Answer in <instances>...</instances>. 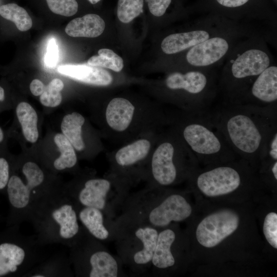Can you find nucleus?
I'll list each match as a JSON object with an SVG mask.
<instances>
[{
	"label": "nucleus",
	"mask_w": 277,
	"mask_h": 277,
	"mask_svg": "<svg viewBox=\"0 0 277 277\" xmlns=\"http://www.w3.org/2000/svg\"><path fill=\"white\" fill-rule=\"evenodd\" d=\"M70 248L69 260L76 276L122 277L127 274L117 255L82 226L80 236Z\"/></svg>",
	"instance_id": "obj_9"
},
{
	"label": "nucleus",
	"mask_w": 277,
	"mask_h": 277,
	"mask_svg": "<svg viewBox=\"0 0 277 277\" xmlns=\"http://www.w3.org/2000/svg\"><path fill=\"white\" fill-rule=\"evenodd\" d=\"M64 87L63 81L57 78L52 80L45 86L43 93L40 95L41 104L48 107H55L58 106L62 101L61 91Z\"/></svg>",
	"instance_id": "obj_28"
},
{
	"label": "nucleus",
	"mask_w": 277,
	"mask_h": 277,
	"mask_svg": "<svg viewBox=\"0 0 277 277\" xmlns=\"http://www.w3.org/2000/svg\"><path fill=\"white\" fill-rule=\"evenodd\" d=\"M172 3V0H147L150 12L156 17L165 15Z\"/></svg>",
	"instance_id": "obj_33"
},
{
	"label": "nucleus",
	"mask_w": 277,
	"mask_h": 277,
	"mask_svg": "<svg viewBox=\"0 0 277 277\" xmlns=\"http://www.w3.org/2000/svg\"><path fill=\"white\" fill-rule=\"evenodd\" d=\"M236 104L277 108V65L275 62L256 77Z\"/></svg>",
	"instance_id": "obj_16"
},
{
	"label": "nucleus",
	"mask_w": 277,
	"mask_h": 277,
	"mask_svg": "<svg viewBox=\"0 0 277 277\" xmlns=\"http://www.w3.org/2000/svg\"><path fill=\"white\" fill-rule=\"evenodd\" d=\"M115 221L116 255L133 275L145 274L151 267L160 229L135 222Z\"/></svg>",
	"instance_id": "obj_7"
},
{
	"label": "nucleus",
	"mask_w": 277,
	"mask_h": 277,
	"mask_svg": "<svg viewBox=\"0 0 277 277\" xmlns=\"http://www.w3.org/2000/svg\"><path fill=\"white\" fill-rule=\"evenodd\" d=\"M4 134L3 131L0 127V143H2L4 140Z\"/></svg>",
	"instance_id": "obj_38"
},
{
	"label": "nucleus",
	"mask_w": 277,
	"mask_h": 277,
	"mask_svg": "<svg viewBox=\"0 0 277 277\" xmlns=\"http://www.w3.org/2000/svg\"><path fill=\"white\" fill-rule=\"evenodd\" d=\"M273 3L275 5V7L277 6V0H272Z\"/></svg>",
	"instance_id": "obj_40"
},
{
	"label": "nucleus",
	"mask_w": 277,
	"mask_h": 277,
	"mask_svg": "<svg viewBox=\"0 0 277 277\" xmlns=\"http://www.w3.org/2000/svg\"><path fill=\"white\" fill-rule=\"evenodd\" d=\"M272 0H196L190 11L216 15L232 21L260 25L276 31L277 12Z\"/></svg>",
	"instance_id": "obj_10"
},
{
	"label": "nucleus",
	"mask_w": 277,
	"mask_h": 277,
	"mask_svg": "<svg viewBox=\"0 0 277 277\" xmlns=\"http://www.w3.org/2000/svg\"><path fill=\"white\" fill-rule=\"evenodd\" d=\"M134 107L127 99L116 97L108 104L106 111V118L108 125L113 130L123 131L131 123Z\"/></svg>",
	"instance_id": "obj_19"
},
{
	"label": "nucleus",
	"mask_w": 277,
	"mask_h": 277,
	"mask_svg": "<svg viewBox=\"0 0 277 277\" xmlns=\"http://www.w3.org/2000/svg\"><path fill=\"white\" fill-rule=\"evenodd\" d=\"M10 176L9 163L5 158L0 157V190L7 187Z\"/></svg>",
	"instance_id": "obj_35"
},
{
	"label": "nucleus",
	"mask_w": 277,
	"mask_h": 277,
	"mask_svg": "<svg viewBox=\"0 0 277 277\" xmlns=\"http://www.w3.org/2000/svg\"><path fill=\"white\" fill-rule=\"evenodd\" d=\"M191 249L186 231L178 223L159 230L150 270L154 276H169L185 270Z\"/></svg>",
	"instance_id": "obj_11"
},
{
	"label": "nucleus",
	"mask_w": 277,
	"mask_h": 277,
	"mask_svg": "<svg viewBox=\"0 0 277 277\" xmlns=\"http://www.w3.org/2000/svg\"><path fill=\"white\" fill-rule=\"evenodd\" d=\"M277 161V129H275L268 138L262 152L258 172L267 168Z\"/></svg>",
	"instance_id": "obj_30"
},
{
	"label": "nucleus",
	"mask_w": 277,
	"mask_h": 277,
	"mask_svg": "<svg viewBox=\"0 0 277 277\" xmlns=\"http://www.w3.org/2000/svg\"><path fill=\"white\" fill-rule=\"evenodd\" d=\"M0 15L4 18L13 22L18 30L26 31L32 26V21L27 11L14 3L3 5L0 7Z\"/></svg>",
	"instance_id": "obj_26"
},
{
	"label": "nucleus",
	"mask_w": 277,
	"mask_h": 277,
	"mask_svg": "<svg viewBox=\"0 0 277 277\" xmlns=\"http://www.w3.org/2000/svg\"><path fill=\"white\" fill-rule=\"evenodd\" d=\"M277 108L224 105L205 114L239 157L258 171L263 149L277 129Z\"/></svg>",
	"instance_id": "obj_1"
},
{
	"label": "nucleus",
	"mask_w": 277,
	"mask_h": 277,
	"mask_svg": "<svg viewBox=\"0 0 277 277\" xmlns=\"http://www.w3.org/2000/svg\"><path fill=\"white\" fill-rule=\"evenodd\" d=\"M45 86V85L41 81L34 79L30 83V90L34 96H40L43 92Z\"/></svg>",
	"instance_id": "obj_36"
},
{
	"label": "nucleus",
	"mask_w": 277,
	"mask_h": 277,
	"mask_svg": "<svg viewBox=\"0 0 277 277\" xmlns=\"http://www.w3.org/2000/svg\"><path fill=\"white\" fill-rule=\"evenodd\" d=\"M150 143L146 139H141L121 148L116 153V165L122 168L130 167L144 160L148 155Z\"/></svg>",
	"instance_id": "obj_22"
},
{
	"label": "nucleus",
	"mask_w": 277,
	"mask_h": 277,
	"mask_svg": "<svg viewBox=\"0 0 277 277\" xmlns=\"http://www.w3.org/2000/svg\"><path fill=\"white\" fill-rule=\"evenodd\" d=\"M76 206L80 222L89 233L103 243L114 241L117 230L115 219L99 209Z\"/></svg>",
	"instance_id": "obj_17"
},
{
	"label": "nucleus",
	"mask_w": 277,
	"mask_h": 277,
	"mask_svg": "<svg viewBox=\"0 0 277 277\" xmlns=\"http://www.w3.org/2000/svg\"><path fill=\"white\" fill-rule=\"evenodd\" d=\"M90 66L106 68L115 72L121 71L123 67L121 57L111 49L103 48L98 51V55L91 56L87 61Z\"/></svg>",
	"instance_id": "obj_27"
},
{
	"label": "nucleus",
	"mask_w": 277,
	"mask_h": 277,
	"mask_svg": "<svg viewBox=\"0 0 277 277\" xmlns=\"http://www.w3.org/2000/svg\"><path fill=\"white\" fill-rule=\"evenodd\" d=\"M91 4H95L101 0H88Z\"/></svg>",
	"instance_id": "obj_39"
},
{
	"label": "nucleus",
	"mask_w": 277,
	"mask_h": 277,
	"mask_svg": "<svg viewBox=\"0 0 277 277\" xmlns=\"http://www.w3.org/2000/svg\"><path fill=\"white\" fill-rule=\"evenodd\" d=\"M74 275L69 258L64 255H56L35 265L23 276H73Z\"/></svg>",
	"instance_id": "obj_21"
},
{
	"label": "nucleus",
	"mask_w": 277,
	"mask_h": 277,
	"mask_svg": "<svg viewBox=\"0 0 277 277\" xmlns=\"http://www.w3.org/2000/svg\"><path fill=\"white\" fill-rule=\"evenodd\" d=\"M26 220L34 227L40 246L61 244L71 247L82 230L76 203L65 188L55 186L35 202Z\"/></svg>",
	"instance_id": "obj_3"
},
{
	"label": "nucleus",
	"mask_w": 277,
	"mask_h": 277,
	"mask_svg": "<svg viewBox=\"0 0 277 277\" xmlns=\"http://www.w3.org/2000/svg\"><path fill=\"white\" fill-rule=\"evenodd\" d=\"M276 34L263 31L238 43L222 65L218 89L223 104H236L256 77L275 62L268 43L276 44Z\"/></svg>",
	"instance_id": "obj_2"
},
{
	"label": "nucleus",
	"mask_w": 277,
	"mask_h": 277,
	"mask_svg": "<svg viewBox=\"0 0 277 277\" xmlns=\"http://www.w3.org/2000/svg\"><path fill=\"white\" fill-rule=\"evenodd\" d=\"M35 239L18 235L13 242L0 244V276L9 274L23 276L39 262L38 247Z\"/></svg>",
	"instance_id": "obj_15"
},
{
	"label": "nucleus",
	"mask_w": 277,
	"mask_h": 277,
	"mask_svg": "<svg viewBox=\"0 0 277 277\" xmlns=\"http://www.w3.org/2000/svg\"><path fill=\"white\" fill-rule=\"evenodd\" d=\"M263 235L268 244L274 249H277V213L269 212L266 214L263 223Z\"/></svg>",
	"instance_id": "obj_31"
},
{
	"label": "nucleus",
	"mask_w": 277,
	"mask_h": 277,
	"mask_svg": "<svg viewBox=\"0 0 277 277\" xmlns=\"http://www.w3.org/2000/svg\"><path fill=\"white\" fill-rule=\"evenodd\" d=\"M21 172L22 176L11 175L6 187L9 201L17 223L26 221L32 205L53 187L46 183L44 170L35 162L24 163Z\"/></svg>",
	"instance_id": "obj_12"
},
{
	"label": "nucleus",
	"mask_w": 277,
	"mask_h": 277,
	"mask_svg": "<svg viewBox=\"0 0 277 277\" xmlns=\"http://www.w3.org/2000/svg\"><path fill=\"white\" fill-rule=\"evenodd\" d=\"M54 141L61 153L53 163L54 168L62 171L74 167L77 163V156L71 143L62 133L55 134Z\"/></svg>",
	"instance_id": "obj_25"
},
{
	"label": "nucleus",
	"mask_w": 277,
	"mask_h": 277,
	"mask_svg": "<svg viewBox=\"0 0 277 277\" xmlns=\"http://www.w3.org/2000/svg\"><path fill=\"white\" fill-rule=\"evenodd\" d=\"M85 123L84 117L77 112L68 114L63 117L61 128L62 134L77 151L85 147L82 136V127Z\"/></svg>",
	"instance_id": "obj_24"
},
{
	"label": "nucleus",
	"mask_w": 277,
	"mask_h": 277,
	"mask_svg": "<svg viewBox=\"0 0 277 277\" xmlns=\"http://www.w3.org/2000/svg\"><path fill=\"white\" fill-rule=\"evenodd\" d=\"M58 72L85 84L106 86L111 84L113 78L107 70L88 64L64 65L58 67Z\"/></svg>",
	"instance_id": "obj_18"
},
{
	"label": "nucleus",
	"mask_w": 277,
	"mask_h": 277,
	"mask_svg": "<svg viewBox=\"0 0 277 277\" xmlns=\"http://www.w3.org/2000/svg\"><path fill=\"white\" fill-rule=\"evenodd\" d=\"M5 91L3 87L0 86V102H3L5 100Z\"/></svg>",
	"instance_id": "obj_37"
},
{
	"label": "nucleus",
	"mask_w": 277,
	"mask_h": 277,
	"mask_svg": "<svg viewBox=\"0 0 277 277\" xmlns=\"http://www.w3.org/2000/svg\"><path fill=\"white\" fill-rule=\"evenodd\" d=\"M46 2L52 12L61 15L71 16L78 10L76 0H46Z\"/></svg>",
	"instance_id": "obj_32"
},
{
	"label": "nucleus",
	"mask_w": 277,
	"mask_h": 277,
	"mask_svg": "<svg viewBox=\"0 0 277 277\" xmlns=\"http://www.w3.org/2000/svg\"><path fill=\"white\" fill-rule=\"evenodd\" d=\"M105 28V23L101 17L95 14H87L71 21L65 31L71 37L93 38L101 35Z\"/></svg>",
	"instance_id": "obj_20"
},
{
	"label": "nucleus",
	"mask_w": 277,
	"mask_h": 277,
	"mask_svg": "<svg viewBox=\"0 0 277 277\" xmlns=\"http://www.w3.org/2000/svg\"><path fill=\"white\" fill-rule=\"evenodd\" d=\"M114 184L107 179L90 178L82 185L65 189L77 205L99 209L115 219L129 193L126 186Z\"/></svg>",
	"instance_id": "obj_13"
},
{
	"label": "nucleus",
	"mask_w": 277,
	"mask_h": 277,
	"mask_svg": "<svg viewBox=\"0 0 277 277\" xmlns=\"http://www.w3.org/2000/svg\"><path fill=\"white\" fill-rule=\"evenodd\" d=\"M16 114L25 138L30 143H35L38 131V116L35 109L28 103L22 102L17 106Z\"/></svg>",
	"instance_id": "obj_23"
},
{
	"label": "nucleus",
	"mask_w": 277,
	"mask_h": 277,
	"mask_svg": "<svg viewBox=\"0 0 277 277\" xmlns=\"http://www.w3.org/2000/svg\"><path fill=\"white\" fill-rule=\"evenodd\" d=\"M239 209L223 207L210 210L198 219L196 224L188 221L187 234L190 246L196 243L201 250L209 253L222 250L224 246L245 234L246 217Z\"/></svg>",
	"instance_id": "obj_6"
},
{
	"label": "nucleus",
	"mask_w": 277,
	"mask_h": 277,
	"mask_svg": "<svg viewBox=\"0 0 277 277\" xmlns=\"http://www.w3.org/2000/svg\"><path fill=\"white\" fill-rule=\"evenodd\" d=\"M205 112L190 113V118L182 129V140L198 164L205 166L239 158Z\"/></svg>",
	"instance_id": "obj_8"
},
{
	"label": "nucleus",
	"mask_w": 277,
	"mask_h": 277,
	"mask_svg": "<svg viewBox=\"0 0 277 277\" xmlns=\"http://www.w3.org/2000/svg\"><path fill=\"white\" fill-rule=\"evenodd\" d=\"M194 192L211 200L245 196L264 187L259 173L246 160L198 167L188 179Z\"/></svg>",
	"instance_id": "obj_5"
},
{
	"label": "nucleus",
	"mask_w": 277,
	"mask_h": 277,
	"mask_svg": "<svg viewBox=\"0 0 277 277\" xmlns=\"http://www.w3.org/2000/svg\"><path fill=\"white\" fill-rule=\"evenodd\" d=\"M194 213L185 192L153 186L129 194L115 219L161 229L174 223L187 222Z\"/></svg>",
	"instance_id": "obj_4"
},
{
	"label": "nucleus",
	"mask_w": 277,
	"mask_h": 277,
	"mask_svg": "<svg viewBox=\"0 0 277 277\" xmlns=\"http://www.w3.org/2000/svg\"><path fill=\"white\" fill-rule=\"evenodd\" d=\"M144 0H118L117 15L123 23H128L142 12Z\"/></svg>",
	"instance_id": "obj_29"
},
{
	"label": "nucleus",
	"mask_w": 277,
	"mask_h": 277,
	"mask_svg": "<svg viewBox=\"0 0 277 277\" xmlns=\"http://www.w3.org/2000/svg\"><path fill=\"white\" fill-rule=\"evenodd\" d=\"M177 145L172 141L162 143L154 151L150 173L154 186L167 187L188 179L199 164L191 151L177 157Z\"/></svg>",
	"instance_id": "obj_14"
},
{
	"label": "nucleus",
	"mask_w": 277,
	"mask_h": 277,
	"mask_svg": "<svg viewBox=\"0 0 277 277\" xmlns=\"http://www.w3.org/2000/svg\"><path fill=\"white\" fill-rule=\"evenodd\" d=\"M58 47L54 38H51L48 43L47 53L45 61L46 64L49 67H54L58 60Z\"/></svg>",
	"instance_id": "obj_34"
}]
</instances>
